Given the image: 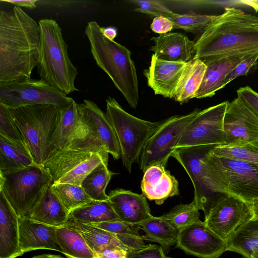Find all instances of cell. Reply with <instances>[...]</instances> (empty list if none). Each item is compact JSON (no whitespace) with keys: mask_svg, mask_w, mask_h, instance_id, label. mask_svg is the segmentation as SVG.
Segmentation results:
<instances>
[{"mask_svg":"<svg viewBox=\"0 0 258 258\" xmlns=\"http://www.w3.org/2000/svg\"><path fill=\"white\" fill-rule=\"evenodd\" d=\"M226 144L258 141V117L238 98L229 102L223 120Z\"/></svg>","mask_w":258,"mask_h":258,"instance_id":"obj_16","label":"cell"},{"mask_svg":"<svg viewBox=\"0 0 258 258\" xmlns=\"http://www.w3.org/2000/svg\"><path fill=\"white\" fill-rule=\"evenodd\" d=\"M80 116L92 134L114 159L121 157V151L115 131L106 114L94 102L84 100L79 104Z\"/></svg>","mask_w":258,"mask_h":258,"instance_id":"obj_17","label":"cell"},{"mask_svg":"<svg viewBox=\"0 0 258 258\" xmlns=\"http://www.w3.org/2000/svg\"><path fill=\"white\" fill-rule=\"evenodd\" d=\"M57 227L46 225L29 218L19 217V244L25 252L47 249L62 253L57 239Z\"/></svg>","mask_w":258,"mask_h":258,"instance_id":"obj_19","label":"cell"},{"mask_svg":"<svg viewBox=\"0 0 258 258\" xmlns=\"http://www.w3.org/2000/svg\"><path fill=\"white\" fill-rule=\"evenodd\" d=\"M141 188L143 196L158 205L179 194L178 181L160 165L151 166L144 172Z\"/></svg>","mask_w":258,"mask_h":258,"instance_id":"obj_22","label":"cell"},{"mask_svg":"<svg viewBox=\"0 0 258 258\" xmlns=\"http://www.w3.org/2000/svg\"><path fill=\"white\" fill-rule=\"evenodd\" d=\"M29 218L46 225L60 227L67 223L69 213L52 192L50 186L35 205Z\"/></svg>","mask_w":258,"mask_h":258,"instance_id":"obj_26","label":"cell"},{"mask_svg":"<svg viewBox=\"0 0 258 258\" xmlns=\"http://www.w3.org/2000/svg\"><path fill=\"white\" fill-rule=\"evenodd\" d=\"M39 43L38 23L20 7L0 11V83L31 78Z\"/></svg>","mask_w":258,"mask_h":258,"instance_id":"obj_1","label":"cell"},{"mask_svg":"<svg viewBox=\"0 0 258 258\" xmlns=\"http://www.w3.org/2000/svg\"><path fill=\"white\" fill-rule=\"evenodd\" d=\"M161 216L178 230L200 220L199 210L194 200L189 204L178 205Z\"/></svg>","mask_w":258,"mask_h":258,"instance_id":"obj_38","label":"cell"},{"mask_svg":"<svg viewBox=\"0 0 258 258\" xmlns=\"http://www.w3.org/2000/svg\"><path fill=\"white\" fill-rule=\"evenodd\" d=\"M250 258H258V247L251 252Z\"/></svg>","mask_w":258,"mask_h":258,"instance_id":"obj_51","label":"cell"},{"mask_svg":"<svg viewBox=\"0 0 258 258\" xmlns=\"http://www.w3.org/2000/svg\"><path fill=\"white\" fill-rule=\"evenodd\" d=\"M192 58L204 62L258 52V17L226 7L195 41Z\"/></svg>","mask_w":258,"mask_h":258,"instance_id":"obj_2","label":"cell"},{"mask_svg":"<svg viewBox=\"0 0 258 258\" xmlns=\"http://www.w3.org/2000/svg\"><path fill=\"white\" fill-rule=\"evenodd\" d=\"M228 102L225 101L201 110L186 127L175 149L226 144L223 120Z\"/></svg>","mask_w":258,"mask_h":258,"instance_id":"obj_13","label":"cell"},{"mask_svg":"<svg viewBox=\"0 0 258 258\" xmlns=\"http://www.w3.org/2000/svg\"><path fill=\"white\" fill-rule=\"evenodd\" d=\"M218 145H210L175 149L171 156L185 169L194 187V201L206 217L211 209L227 194L218 192L205 162L207 154Z\"/></svg>","mask_w":258,"mask_h":258,"instance_id":"obj_10","label":"cell"},{"mask_svg":"<svg viewBox=\"0 0 258 258\" xmlns=\"http://www.w3.org/2000/svg\"><path fill=\"white\" fill-rule=\"evenodd\" d=\"M253 218L250 204L236 197L226 195L211 209L204 222L228 243L244 224Z\"/></svg>","mask_w":258,"mask_h":258,"instance_id":"obj_14","label":"cell"},{"mask_svg":"<svg viewBox=\"0 0 258 258\" xmlns=\"http://www.w3.org/2000/svg\"><path fill=\"white\" fill-rule=\"evenodd\" d=\"M37 164L27 146L0 135V174L3 175Z\"/></svg>","mask_w":258,"mask_h":258,"instance_id":"obj_27","label":"cell"},{"mask_svg":"<svg viewBox=\"0 0 258 258\" xmlns=\"http://www.w3.org/2000/svg\"><path fill=\"white\" fill-rule=\"evenodd\" d=\"M186 62L168 61L152 54L148 69L144 71L148 86L155 95L173 98Z\"/></svg>","mask_w":258,"mask_h":258,"instance_id":"obj_18","label":"cell"},{"mask_svg":"<svg viewBox=\"0 0 258 258\" xmlns=\"http://www.w3.org/2000/svg\"><path fill=\"white\" fill-rule=\"evenodd\" d=\"M228 244L201 220L178 230L176 247L199 258H218Z\"/></svg>","mask_w":258,"mask_h":258,"instance_id":"obj_15","label":"cell"},{"mask_svg":"<svg viewBox=\"0 0 258 258\" xmlns=\"http://www.w3.org/2000/svg\"><path fill=\"white\" fill-rule=\"evenodd\" d=\"M257 59L258 52L247 56L228 74L225 80V85L238 77L247 75L258 65Z\"/></svg>","mask_w":258,"mask_h":258,"instance_id":"obj_41","label":"cell"},{"mask_svg":"<svg viewBox=\"0 0 258 258\" xmlns=\"http://www.w3.org/2000/svg\"><path fill=\"white\" fill-rule=\"evenodd\" d=\"M103 35L107 39L113 40L117 34V29L114 27H101Z\"/></svg>","mask_w":258,"mask_h":258,"instance_id":"obj_47","label":"cell"},{"mask_svg":"<svg viewBox=\"0 0 258 258\" xmlns=\"http://www.w3.org/2000/svg\"><path fill=\"white\" fill-rule=\"evenodd\" d=\"M217 15H208L190 13H174L169 19L173 24V29H181L195 34L198 38L217 18Z\"/></svg>","mask_w":258,"mask_h":258,"instance_id":"obj_37","label":"cell"},{"mask_svg":"<svg viewBox=\"0 0 258 258\" xmlns=\"http://www.w3.org/2000/svg\"><path fill=\"white\" fill-rule=\"evenodd\" d=\"M126 258H171L167 256L161 246L148 244L141 249L129 251Z\"/></svg>","mask_w":258,"mask_h":258,"instance_id":"obj_42","label":"cell"},{"mask_svg":"<svg viewBox=\"0 0 258 258\" xmlns=\"http://www.w3.org/2000/svg\"><path fill=\"white\" fill-rule=\"evenodd\" d=\"M89 132L80 116L79 104L73 99L60 108L59 121L49 143L48 157L67 147L75 138Z\"/></svg>","mask_w":258,"mask_h":258,"instance_id":"obj_20","label":"cell"},{"mask_svg":"<svg viewBox=\"0 0 258 258\" xmlns=\"http://www.w3.org/2000/svg\"><path fill=\"white\" fill-rule=\"evenodd\" d=\"M108 201L119 220L137 225L152 215L146 198L131 190L118 188L110 191Z\"/></svg>","mask_w":258,"mask_h":258,"instance_id":"obj_21","label":"cell"},{"mask_svg":"<svg viewBox=\"0 0 258 258\" xmlns=\"http://www.w3.org/2000/svg\"><path fill=\"white\" fill-rule=\"evenodd\" d=\"M99 25L89 22L85 34L97 65L110 78L130 106L136 108L139 100V84L131 51L124 46L106 38Z\"/></svg>","mask_w":258,"mask_h":258,"instance_id":"obj_3","label":"cell"},{"mask_svg":"<svg viewBox=\"0 0 258 258\" xmlns=\"http://www.w3.org/2000/svg\"><path fill=\"white\" fill-rule=\"evenodd\" d=\"M207 66L201 59L192 58L186 62L173 98L183 103L195 98L202 83Z\"/></svg>","mask_w":258,"mask_h":258,"instance_id":"obj_28","label":"cell"},{"mask_svg":"<svg viewBox=\"0 0 258 258\" xmlns=\"http://www.w3.org/2000/svg\"><path fill=\"white\" fill-rule=\"evenodd\" d=\"M211 150L205 162L217 190L249 204L258 200V167L215 155Z\"/></svg>","mask_w":258,"mask_h":258,"instance_id":"obj_8","label":"cell"},{"mask_svg":"<svg viewBox=\"0 0 258 258\" xmlns=\"http://www.w3.org/2000/svg\"><path fill=\"white\" fill-rule=\"evenodd\" d=\"M108 152L90 131L74 139L41 165L53 183L81 186L86 177L102 163L108 164Z\"/></svg>","mask_w":258,"mask_h":258,"instance_id":"obj_4","label":"cell"},{"mask_svg":"<svg viewBox=\"0 0 258 258\" xmlns=\"http://www.w3.org/2000/svg\"><path fill=\"white\" fill-rule=\"evenodd\" d=\"M9 109L34 160L41 165L48 157L49 143L59 121L60 108L39 104Z\"/></svg>","mask_w":258,"mask_h":258,"instance_id":"obj_6","label":"cell"},{"mask_svg":"<svg viewBox=\"0 0 258 258\" xmlns=\"http://www.w3.org/2000/svg\"><path fill=\"white\" fill-rule=\"evenodd\" d=\"M66 225L79 232L95 254L103 248L112 245H117L131 251L115 234L92 225L82 223L69 219Z\"/></svg>","mask_w":258,"mask_h":258,"instance_id":"obj_31","label":"cell"},{"mask_svg":"<svg viewBox=\"0 0 258 258\" xmlns=\"http://www.w3.org/2000/svg\"><path fill=\"white\" fill-rule=\"evenodd\" d=\"M150 27L153 32L160 35L169 33L173 27L172 22L162 16L154 18Z\"/></svg>","mask_w":258,"mask_h":258,"instance_id":"obj_45","label":"cell"},{"mask_svg":"<svg viewBox=\"0 0 258 258\" xmlns=\"http://www.w3.org/2000/svg\"><path fill=\"white\" fill-rule=\"evenodd\" d=\"M137 225L145 233L142 235L144 241L157 243L166 251L176 244L178 229L161 216L152 215Z\"/></svg>","mask_w":258,"mask_h":258,"instance_id":"obj_29","label":"cell"},{"mask_svg":"<svg viewBox=\"0 0 258 258\" xmlns=\"http://www.w3.org/2000/svg\"><path fill=\"white\" fill-rule=\"evenodd\" d=\"M50 189L69 213L93 201L81 186L53 183L50 185Z\"/></svg>","mask_w":258,"mask_h":258,"instance_id":"obj_36","label":"cell"},{"mask_svg":"<svg viewBox=\"0 0 258 258\" xmlns=\"http://www.w3.org/2000/svg\"><path fill=\"white\" fill-rule=\"evenodd\" d=\"M73 100L41 79L26 78L0 83V104L9 108L39 104L53 105L61 108Z\"/></svg>","mask_w":258,"mask_h":258,"instance_id":"obj_11","label":"cell"},{"mask_svg":"<svg viewBox=\"0 0 258 258\" xmlns=\"http://www.w3.org/2000/svg\"><path fill=\"white\" fill-rule=\"evenodd\" d=\"M69 219L86 224L120 220L108 201L95 200L71 211Z\"/></svg>","mask_w":258,"mask_h":258,"instance_id":"obj_32","label":"cell"},{"mask_svg":"<svg viewBox=\"0 0 258 258\" xmlns=\"http://www.w3.org/2000/svg\"><path fill=\"white\" fill-rule=\"evenodd\" d=\"M228 251L250 258L258 247V219L253 218L244 224L228 242Z\"/></svg>","mask_w":258,"mask_h":258,"instance_id":"obj_34","label":"cell"},{"mask_svg":"<svg viewBox=\"0 0 258 258\" xmlns=\"http://www.w3.org/2000/svg\"><path fill=\"white\" fill-rule=\"evenodd\" d=\"M31 258H64L59 255L43 254L34 256Z\"/></svg>","mask_w":258,"mask_h":258,"instance_id":"obj_50","label":"cell"},{"mask_svg":"<svg viewBox=\"0 0 258 258\" xmlns=\"http://www.w3.org/2000/svg\"><path fill=\"white\" fill-rule=\"evenodd\" d=\"M113 174L108 168V164L102 163L86 177L81 186L92 200L108 201L106 188Z\"/></svg>","mask_w":258,"mask_h":258,"instance_id":"obj_35","label":"cell"},{"mask_svg":"<svg viewBox=\"0 0 258 258\" xmlns=\"http://www.w3.org/2000/svg\"><path fill=\"white\" fill-rule=\"evenodd\" d=\"M128 250L117 245H109L95 253L96 258H126Z\"/></svg>","mask_w":258,"mask_h":258,"instance_id":"obj_44","label":"cell"},{"mask_svg":"<svg viewBox=\"0 0 258 258\" xmlns=\"http://www.w3.org/2000/svg\"><path fill=\"white\" fill-rule=\"evenodd\" d=\"M237 97L258 117V93L249 86L237 90Z\"/></svg>","mask_w":258,"mask_h":258,"instance_id":"obj_43","label":"cell"},{"mask_svg":"<svg viewBox=\"0 0 258 258\" xmlns=\"http://www.w3.org/2000/svg\"><path fill=\"white\" fill-rule=\"evenodd\" d=\"M248 55L232 56L204 62L207 66L206 70L195 98L201 99L214 96L218 90L226 86L225 80L228 74Z\"/></svg>","mask_w":258,"mask_h":258,"instance_id":"obj_25","label":"cell"},{"mask_svg":"<svg viewBox=\"0 0 258 258\" xmlns=\"http://www.w3.org/2000/svg\"><path fill=\"white\" fill-rule=\"evenodd\" d=\"M19 217L0 190V258L23 254L19 244Z\"/></svg>","mask_w":258,"mask_h":258,"instance_id":"obj_23","label":"cell"},{"mask_svg":"<svg viewBox=\"0 0 258 258\" xmlns=\"http://www.w3.org/2000/svg\"><path fill=\"white\" fill-rule=\"evenodd\" d=\"M0 135L12 141L27 146L10 109L2 104H0Z\"/></svg>","mask_w":258,"mask_h":258,"instance_id":"obj_39","label":"cell"},{"mask_svg":"<svg viewBox=\"0 0 258 258\" xmlns=\"http://www.w3.org/2000/svg\"><path fill=\"white\" fill-rule=\"evenodd\" d=\"M254 215V218L258 219V200L253 201L250 204Z\"/></svg>","mask_w":258,"mask_h":258,"instance_id":"obj_49","label":"cell"},{"mask_svg":"<svg viewBox=\"0 0 258 258\" xmlns=\"http://www.w3.org/2000/svg\"><path fill=\"white\" fill-rule=\"evenodd\" d=\"M211 151L219 156L258 167V141L248 142L237 140L227 144L216 146Z\"/></svg>","mask_w":258,"mask_h":258,"instance_id":"obj_33","label":"cell"},{"mask_svg":"<svg viewBox=\"0 0 258 258\" xmlns=\"http://www.w3.org/2000/svg\"><path fill=\"white\" fill-rule=\"evenodd\" d=\"M52 183L49 174L38 164L0 174V190L19 217H30L37 202Z\"/></svg>","mask_w":258,"mask_h":258,"instance_id":"obj_9","label":"cell"},{"mask_svg":"<svg viewBox=\"0 0 258 258\" xmlns=\"http://www.w3.org/2000/svg\"><path fill=\"white\" fill-rule=\"evenodd\" d=\"M106 103L105 114L117 138L123 165L130 173L133 164L138 163L146 143L162 120L152 122L138 118L125 111L110 96Z\"/></svg>","mask_w":258,"mask_h":258,"instance_id":"obj_7","label":"cell"},{"mask_svg":"<svg viewBox=\"0 0 258 258\" xmlns=\"http://www.w3.org/2000/svg\"><path fill=\"white\" fill-rule=\"evenodd\" d=\"M56 236L62 253L68 258H96L82 234L67 225L57 227Z\"/></svg>","mask_w":258,"mask_h":258,"instance_id":"obj_30","label":"cell"},{"mask_svg":"<svg viewBox=\"0 0 258 258\" xmlns=\"http://www.w3.org/2000/svg\"><path fill=\"white\" fill-rule=\"evenodd\" d=\"M131 2L138 6V8L135 10L136 12L144 13L155 18L162 16L169 18L174 13L159 1L135 0Z\"/></svg>","mask_w":258,"mask_h":258,"instance_id":"obj_40","label":"cell"},{"mask_svg":"<svg viewBox=\"0 0 258 258\" xmlns=\"http://www.w3.org/2000/svg\"><path fill=\"white\" fill-rule=\"evenodd\" d=\"M150 49L157 57L168 61L187 62L195 54V41L180 33H168L151 38Z\"/></svg>","mask_w":258,"mask_h":258,"instance_id":"obj_24","label":"cell"},{"mask_svg":"<svg viewBox=\"0 0 258 258\" xmlns=\"http://www.w3.org/2000/svg\"><path fill=\"white\" fill-rule=\"evenodd\" d=\"M241 258H247V257L243 256L242 257H241Z\"/></svg>","mask_w":258,"mask_h":258,"instance_id":"obj_52","label":"cell"},{"mask_svg":"<svg viewBox=\"0 0 258 258\" xmlns=\"http://www.w3.org/2000/svg\"><path fill=\"white\" fill-rule=\"evenodd\" d=\"M200 111L196 108L162 120L143 148L138 163L140 169L144 172L154 165L165 167L186 127Z\"/></svg>","mask_w":258,"mask_h":258,"instance_id":"obj_12","label":"cell"},{"mask_svg":"<svg viewBox=\"0 0 258 258\" xmlns=\"http://www.w3.org/2000/svg\"><path fill=\"white\" fill-rule=\"evenodd\" d=\"M38 24L40 43L37 68L40 78L67 95L78 91L75 85L77 69L68 55L61 28L52 19H42Z\"/></svg>","mask_w":258,"mask_h":258,"instance_id":"obj_5","label":"cell"},{"mask_svg":"<svg viewBox=\"0 0 258 258\" xmlns=\"http://www.w3.org/2000/svg\"><path fill=\"white\" fill-rule=\"evenodd\" d=\"M238 2L251 7L256 12H258V0H241Z\"/></svg>","mask_w":258,"mask_h":258,"instance_id":"obj_48","label":"cell"},{"mask_svg":"<svg viewBox=\"0 0 258 258\" xmlns=\"http://www.w3.org/2000/svg\"><path fill=\"white\" fill-rule=\"evenodd\" d=\"M1 1L9 3L19 7H23L31 9H33L37 7L36 3L38 2L37 0H1Z\"/></svg>","mask_w":258,"mask_h":258,"instance_id":"obj_46","label":"cell"}]
</instances>
